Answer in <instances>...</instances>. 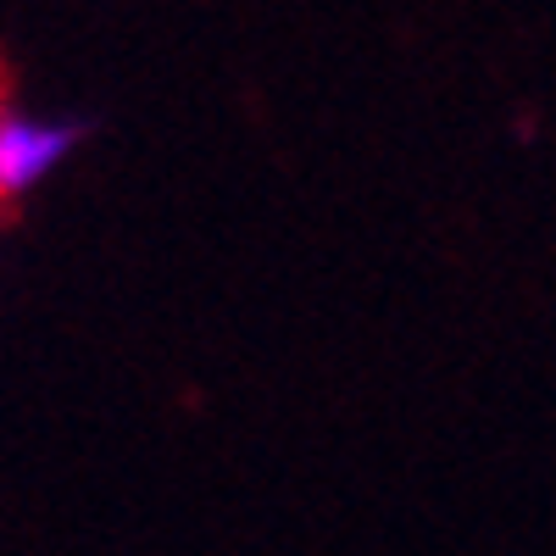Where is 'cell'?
I'll use <instances>...</instances> for the list:
<instances>
[{
	"instance_id": "cell-1",
	"label": "cell",
	"mask_w": 556,
	"mask_h": 556,
	"mask_svg": "<svg viewBox=\"0 0 556 556\" xmlns=\"http://www.w3.org/2000/svg\"><path fill=\"white\" fill-rule=\"evenodd\" d=\"M78 146L73 123H39V117H0V201L28 195L34 184H45L67 151Z\"/></svg>"
}]
</instances>
